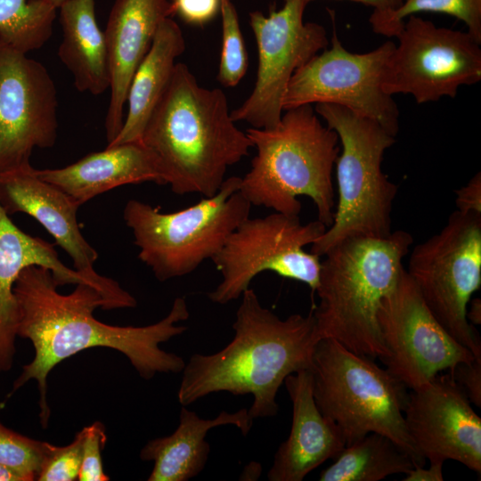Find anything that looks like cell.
I'll use <instances>...</instances> for the list:
<instances>
[{
	"instance_id": "7",
	"label": "cell",
	"mask_w": 481,
	"mask_h": 481,
	"mask_svg": "<svg viewBox=\"0 0 481 481\" xmlns=\"http://www.w3.org/2000/svg\"><path fill=\"white\" fill-rule=\"evenodd\" d=\"M310 371L315 403L338 427L346 445L375 432L400 445L414 467L425 465L404 422L406 387L387 370L373 359L324 338L314 346Z\"/></svg>"
},
{
	"instance_id": "19",
	"label": "cell",
	"mask_w": 481,
	"mask_h": 481,
	"mask_svg": "<svg viewBox=\"0 0 481 481\" xmlns=\"http://www.w3.org/2000/svg\"><path fill=\"white\" fill-rule=\"evenodd\" d=\"M0 204L9 216L24 213L36 219L70 257L76 271L93 278L102 276L94 269L98 253L77 224L79 206L39 178L31 165L0 174Z\"/></svg>"
},
{
	"instance_id": "24",
	"label": "cell",
	"mask_w": 481,
	"mask_h": 481,
	"mask_svg": "<svg viewBox=\"0 0 481 481\" xmlns=\"http://www.w3.org/2000/svg\"><path fill=\"white\" fill-rule=\"evenodd\" d=\"M62 41L61 61L71 72L76 89L99 95L110 89V77L104 31L95 15V0H66L59 8Z\"/></svg>"
},
{
	"instance_id": "2",
	"label": "cell",
	"mask_w": 481,
	"mask_h": 481,
	"mask_svg": "<svg viewBox=\"0 0 481 481\" xmlns=\"http://www.w3.org/2000/svg\"><path fill=\"white\" fill-rule=\"evenodd\" d=\"M240 298L233 338L215 354H194L189 358L177 399L187 406L216 392L250 394L251 418L273 417L278 413L276 395L285 379L312 367L320 339L315 319L313 312L281 319L261 305L250 288Z\"/></svg>"
},
{
	"instance_id": "31",
	"label": "cell",
	"mask_w": 481,
	"mask_h": 481,
	"mask_svg": "<svg viewBox=\"0 0 481 481\" xmlns=\"http://www.w3.org/2000/svg\"><path fill=\"white\" fill-rule=\"evenodd\" d=\"M84 433L82 446V462L77 480L79 481H108L109 476L104 472L102 451L106 443L105 428L100 421L82 428Z\"/></svg>"
},
{
	"instance_id": "3",
	"label": "cell",
	"mask_w": 481,
	"mask_h": 481,
	"mask_svg": "<svg viewBox=\"0 0 481 481\" xmlns=\"http://www.w3.org/2000/svg\"><path fill=\"white\" fill-rule=\"evenodd\" d=\"M141 143L158 159L165 184L178 195H214L229 167L253 148L231 117L219 88L200 86L186 64L177 62L171 81L151 115Z\"/></svg>"
},
{
	"instance_id": "10",
	"label": "cell",
	"mask_w": 481,
	"mask_h": 481,
	"mask_svg": "<svg viewBox=\"0 0 481 481\" xmlns=\"http://www.w3.org/2000/svg\"><path fill=\"white\" fill-rule=\"evenodd\" d=\"M326 229L318 219L303 224L297 215L275 211L247 218L212 259L222 281L208 293V298L219 305L236 300L265 271L305 283L315 291L320 256L306 252L305 247L312 245Z\"/></svg>"
},
{
	"instance_id": "13",
	"label": "cell",
	"mask_w": 481,
	"mask_h": 481,
	"mask_svg": "<svg viewBox=\"0 0 481 481\" xmlns=\"http://www.w3.org/2000/svg\"><path fill=\"white\" fill-rule=\"evenodd\" d=\"M307 4L306 0H283V5L268 15L259 11L249 12L258 66L251 94L231 111L234 122H247L255 128L277 126L293 74L329 45L323 26L304 21Z\"/></svg>"
},
{
	"instance_id": "17",
	"label": "cell",
	"mask_w": 481,
	"mask_h": 481,
	"mask_svg": "<svg viewBox=\"0 0 481 481\" xmlns=\"http://www.w3.org/2000/svg\"><path fill=\"white\" fill-rule=\"evenodd\" d=\"M30 265L49 269L58 286L87 283L103 297L107 310L131 308L136 299L114 280L93 278L66 266L52 243L20 230L0 204V373L11 370L18 337V305L13 292L20 273Z\"/></svg>"
},
{
	"instance_id": "23",
	"label": "cell",
	"mask_w": 481,
	"mask_h": 481,
	"mask_svg": "<svg viewBox=\"0 0 481 481\" xmlns=\"http://www.w3.org/2000/svg\"><path fill=\"white\" fill-rule=\"evenodd\" d=\"M184 50L181 28L172 17L165 19L131 79L123 126L107 146L141 142L146 124L171 81L176 59Z\"/></svg>"
},
{
	"instance_id": "34",
	"label": "cell",
	"mask_w": 481,
	"mask_h": 481,
	"mask_svg": "<svg viewBox=\"0 0 481 481\" xmlns=\"http://www.w3.org/2000/svg\"><path fill=\"white\" fill-rule=\"evenodd\" d=\"M459 212L481 215V174L477 173L464 186L455 191Z\"/></svg>"
},
{
	"instance_id": "16",
	"label": "cell",
	"mask_w": 481,
	"mask_h": 481,
	"mask_svg": "<svg viewBox=\"0 0 481 481\" xmlns=\"http://www.w3.org/2000/svg\"><path fill=\"white\" fill-rule=\"evenodd\" d=\"M408 435L429 462L456 461L481 473V419L450 373H439L408 395L404 410Z\"/></svg>"
},
{
	"instance_id": "33",
	"label": "cell",
	"mask_w": 481,
	"mask_h": 481,
	"mask_svg": "<svg viewBox=\"0 0 481 481\" xmlns=\"http://www.w3.org/2000/svg\"><path fill=\"white\" fill-rule=\"evenodd\" d=\"M449 373L470 403L481 407V356H476L469 363H458Z\"/></svg>"
},
{
	"instance_id": "21",
	"label": "cell",
	"mask_w": 481,
	"mask_h": 481,
	"mask_svg": "<svg viewBox=\"0 0 481 481\" xmlns=\"http://www.w3.org/2000/svg\"><path fill=\"white\" fill-rule=\"evenodd\" d=\"M42 180L56 186L77 206L116 187L153 182L165 184L154 153L143 143L107 146L61 168L36 169Z\"/></svg>"
},
{
	"instance_id": "14",
	"label": "cell",
	"mask_w": 481,
	"mask_h": 481,
	"mask_svg": "<svg viewBox=\"0 0 481 481\" xmlns=\"http://www.w3.org/2000/svg\"><path fill=\"white\" fill-rule=\"evenodd\" d=\"M387 371L412 390L476 356L442 326L405 268L382 298L377 314Z\"/></svg>"
},
{
	"instance_id": "37",
	"label": "cell",
	"mask_w": 481,
	"mask_h": 481,
	"mask_svg": "<svg viewBox=\"0 0 481 481\" xmlns=\"http://www.w3.org/2000/svg\"><path fill=\"white\" fill-rule=\"evenodd\" d=\"M466 317L468 322L474 325L481 323V299L476 298L470 299L467 306Z\"/></svg>"
},
{
	"instance_id": "27",
	"label": "cell",
	"mask_w": 481,
	"mask_h": 481,
	"mask_svg": "<svg viewBox=\"0 0 481 481\" xmlns=\"http://www.w3.org/2000/svg\"><path fill=\"white\" fill-rule=\"evenodd\" d=\"M420 12L452 16L464 22L468 32L481 43V0H404L394 10L372 12L369 22L374 33L395 37L404 20Z\"/></svg>"
},
{
	"instance_id": "8",
	"label": "cell",
	"mask_w": 481,
	"mask_h": 481,
	"mask_svg": "<svg viewBox=\"0 0 481 481\" xmlns=\"http://www.w3.org/2000/svg\"><path fill=\"white\" fill-rule=\"evenodd\" d=\"M240 177L225 178L210 197L183 209L163 213L138 200L126 202L123 218L138 247V258L159 281L195 271L221 250L249 216L251 204L240 192Z\"/></svg>"
},
{
	"instance_id": "6",
	"label": "cell",
	"mask_w": 481,
	"mask_h": 481,
	"mask_svg": "<svg viewBox=\"0 0 481 481\" xmlns=\"http://www.w3.org/2000/svg\"><path fill=\"white\" fill-rule=\"evenodd\" d=\"M315 112L340 142L336 160L338 202L332 224L311 245L322 257L352 237H385L391 232L398 186L382 171L385 151L395 137L379 124L336 104H315Z\"/></svg>"
},
{
	"instance_id": "38",
	"label": "cell",
	"mask_w": 481,
	"mask_h": 481,
	"mask_svg": "<svg viewBox=\"0 0 481 481\" xmlns=\"http://www.w3.org/2000/svg\"><path fill=\"white\" fill-rule=\"evenodd\" d=\"M0 481H25V479L15 470L0 464Z\"/></svg>"
},
{
	"instance_id": "35",
	"label": "cell",
	"mask_w": 481,
	"mask_h": 481,
	"mask_svg": "<svg viewBox=\"0 0 481 481\" xmlns=\"http://www.w3.org/2000/svg\"><path fill=\"white\" fill-rule=\"evenodd\" d=\"M444 462H429V467H413L406 475L404 481H443Z\"/></svg>"
},
{
	"instance_id": "26",
	"label": "cell",
	"mask_w": 481,
	"mask_h": 481,
	"mask_svg": "<svg viewBox=\"0 0 481 481\" xmlns=\"http://www.w3.org/2000/svg\"><path fill=\"white\" fill-rule=\"evenodd\" d=\"M57 10L45 0H0V40L26 54L41 48Z\"/></svg>"
},
{
	"instance_id": "1",
	"label": "cell",
	"mask_w": 481,
	"mask_h": 481,
	"mask_svg": "<svg viewBox=\"0 0 481 481\" xmlns=\"http://www.w3.org/2000/svg\"><path fill=\"white\" fill-rule=\"evenodd\" d=\"M51 271L30 265L14 283L18 305V337L31 341L33 360L23 365L14 380L11 394L29 380L37 381L39 394V418L44 428L48 427L50 407L47 402V377L58 363L80 351L102 346L117 350L129 360L144 379L157 373L182 372L183 359L160 348L159 344L183 334L190 312L183 297L175 298L168 314L159 322L141 327L113 326L94 317V311L107 310L102 294L92 285L78 283L64 295ZM10 394V395H11Z\"/></svg>"
},
{
	"instance_id": "39",
	"label": "cell",
	"mask_w": 481,
	"mask_h": 481,
	"mask_svg": "<svg viewBox=\"0 0 481 481\" xmlns=\"http://www.w3.org/2000/svg\"><path fill=\"white\" fill-rule=\"evenodd\" d=\"M45 1L58 9L66 0H45Z\"/></svg>"
},
{
	"instance_id": "12",
	"label": "cell",
	"mask_w": 481,
	"mask_h": 481,
	"mask_svg": "<svg viewBox=\"0 0 481 481\" xmlns=\"http://www.w3.org/2000/svg\"><path fill=\"white\" fill-rule=\"evenodd\" d=\"M395 37L383 75L387 94H410L422 104L454 98L461 86L481 80V43L468 31L412 15Z\"/></svg>"
},
{
	"instance_id": "36",
	"label": "cell",
	"mask_w": 481,
	"mask_h": 481,
	"mask_svg": "<svg viewBox=\"0 0 481 481\" xmlns=\"http://www.w3.org/2000/svg\"><path fill=\"white\" fill-rule=\"evenodd\" d=\"M308 4L314 0H306ZM372 8V12L391 11L397 8L404 0H347Z\"/></svg>"
},
{
	"instance_id": "30",
	"label": "cell",
	"mask_w": 481,
	"mask_h": 481,
	"mask_svg": "<svg viewBox=\"0 0 481 481\" xmlns=\"http://www.w3.org/2000/svg\"><path fill=\"white\" fill-rule=\"evenodd\" d=\"M83 439L84 433L81 429L68 445L56 446L50 444L37 480H77L82 462Z\"/></svg>"
},
{
	"instance_id": "5",
	"label": "cell",
	"mask_w": 481,
	"mask_h": 481,
	"mask_svg": "<svg viewBox=\"0 0 481 481\" xmlns=\"http://www.w3.org/2000/svg\"><path fill=\"white\" fill-rule=\"evenodd\" d=\"M256 148L240 192L254 206L298 216V196L311 199L317 219L328 228L335 211L332 173L340 146L337 133L324 126L312 105L283 111L273 128L249 127Z\"/></svg>"
},
{
	"instance_id": "25",
	"label": "cell",
	"mask_w": 481,
	"mask_h": 481,
	"mask_svg": "<svg viewBox=\"0 0 481 481\" xmlns=\"http://www.w3.org/2000/svg\"><path fill=\"white\" fill-rule=\"evenodd\" d=\"M322 470L320 481H379L390 475L407 474L411 456L389 437L371 432L346 444Z\"/></svg>"
},
{
	"instance_id": "29",
	"label": "cell",
	"mask_w": 481,
	"mask_h": 481,
	"mask_svg": "<svg viewBox=\"0 0 481 481\" xmlns=\"http://www.w3.org/2000/svg\"><path fill=\"white\" fill-rule=\"evenodd\" d=\"M50 444L17 433L0 421V464L23 477L37 480Z\"/></svg>"
},
{
	"instance_id": "22",
	"label": "cell",
	"mask_w": 481,
	"mask_h": 481,
	"mask_svg": "<svg viewBox=\"0 0 481 481\" xmlns=\"http://www.w3.org/2000/svg\"><path fill=\"white\" fill-rule=\"evenodd\" d=\"M248 409L235 412H221L214 419H201L195 412L182 405L179 425L169 436L149 441L141 450L143 461H153L149 481H187L205 468L210 445L208 432L216 427L233 425L243 436L252 427Z\"/></svg>"
},
{
	"instance_id": "15",
	"label": "cell",
	"mask_w": 481,
	"mask_h": 481,
	"mask_svg": "<svg viewBox=\"0 0 481 481\" xmlns=\"http://www.w3.org/2000/svg\"><path fill=\"white\" fill-rule=\"evenodd\" d=\"M57 90L47 69L0 40V174L28 167L57 139Z\"/></svg>"
},
{
	"instance_id": "32",
	"label": "cell",
	"mask_w": 481,
	"mask_h": 481,
	"mask_svg": "<svg viewBox=\"0 0 481 481\" xmlns=\"http://www.w3.org/2000/svg\"><path fill=\"white\" fill-rule=\"evenodd\" d=\"M172 16L194 26H204L220 12L221 0H170Z\"/></svg>"
},
{
	"instance_id": "4",
	"label": "cell",
	"mask_w": 481,
	"mask_h": 481,
	"mask_svg": "<svg viewBox=\"0 0 481 481\" xmlns=\"http://www.w3.org/2000/svg\"><path fill=\"white\" fill-rule=\"evenodd\" d=\"M413 243L404 230L385 237H352L330 249L321 261L313 314L321 338H332L371 359L385 356L377 314L395 287Z\"/></svg>"
},
{
	"instance_id": "9",
	"label": "cell",
	"mask_w": 481,
	"mask_h": 481,
	"mask_svg": "<svg viewBox=\"0 0 481 481\" xmlns=\"http://www.w3.org/2000/svg\"><path fill=\"white\" fill-rule=\"evenodd\" d=\"M405 270L448 333L481 356L480 336L466 317L481 286V215L453 211L437 233L414 247Z\"/></svg>"
},
{
	"instance_id": "11",
	"label": "cell",
	"mask_w": 481,
	"mask_h": 481,
	"mask_svg": "<svg viewBox=\"0 0 481 481\" xmlns=\"http://www.w3.org/2000/svg\"><path fill=\"white\" fill-rule=\"evenodd\" d=\"M330 47L313 56L293 74L283 110L329 103L379 124L393 136L399 132V109L383 89L387 61L395 44L386 41L368 53L347 51L333 28Z\"/></svg>"
},
{
	"instance_id": "20",
	"label": "cell",
	"mask_w": 481,
	"mask_h": 481,
	"mask_svg": "<svg viewBox=\"0 0 481 481\" xmlns=\"http://www.w3.org/2000/svg\"><path fill=\"white\" fill-rule=\"evenodd\" d=\"M284 384L292 403L291 428L274 454L267 478L301 481L325 461L337 457L346 441L338 427L319 410L310 370L289 375Z\"/></svg>"
},
{
	"instance_id": "18",
	"label": "cell",
	"mask_w": 481,
	"mask_h": 481,
	"mask_svg": "<svg viewBox=\"0 0 481 481\" xmlns=\"http://www.w3.org/2000/svg\"><path fill=\"white\" fill-rule=\"evenodd\" d=\"M172 17L170 0H115L104 30L110 77L105 118L108 143L120 132L131 79L161 22Z\"/></svg>"
},
{
	"instance_id": "28",
	"label": "cell",
	"mask_w": 481,
	"mask_h": 481,
	"mask_svg": "<svg viewBox=\"0 0 481 481\" xmlns=\"http://www.w3.org/2000/svg\"><path fill=\"white\" fill-rule=\"evenodd\" d=\"M222 50L217 80L225 87L236 86L245 76L249 60L239 16L232 0H221Z\"/></svg>"
}]
</instances>
